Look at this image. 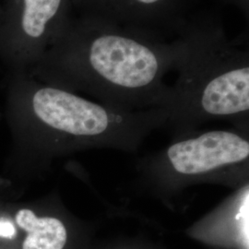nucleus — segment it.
Instances as JSON below:
<instances>
[{
	"mask_svg": "<svg viewBox=\"0 0 249 249\" xmlns=\"http://www.w3.org/2000/svg\"><path fill=\"white\" fill-rule=\"evenodd\" d=\"M0 21V61L28 72L71 15V0H5Z\"/></svg>",
	"mask_w": 249,
	"mask_h": 249,
	"instance_id": "nucleus-5",
	"label": "nucleus"
},
{
	"mask_svg": "<svg viewBox=\"0 0 249 249\" xmlns=\"http://www.w3.org/2000/svg\"><path fill=\"white\" fill-rule=\"evenodd\" d=\"M14 222L24 232L21 249H90V230L62 213H39L23 208L15 214Z\"/></svg>",
	"mask_w": 249,
	"mask_h": 249,
	"instance_id": "nucleus-8",
	"label": "nucleus"
},
{
	"mask_svg": "<svg viewBox=\"0 0 249 249\" xmlns=\"http://www.w3.org/2000/svg\"><path fill=\"white\" fill-rule=\"evenodd\" d=\"M183 51L179 36L169 40L71 14L27 73L46 84L84 91L99 103L125 111L163 109L170 95L163 77L176 69Z\"/></svg>",
	"mask_w": 249,
	"mask_h": 249,
	"instance_id": "nucleus-1",
	"label": "nucleus"
},
{
	"mask_svg": "<svg viewBox=\"0 0 249 249\" xmlns=\"http://www.w3.org/2000/svg\"><path fill=\"white\" fill-rule=\"evenodd\" d=\"M196 0H71L80 14L117 26L178 37Z\"/></svg>",
	"mask_w": 249,
	"mask_h": 249,
	"instance_id": "nucleus-6",
	"label": "nucleus"
},
{
	"mask_svg": "<svg viewBox=\"0 0 249 249\" xmlns=\"http://www.w3.org/2000/svg\"><path fill=\"white\" fill-rule=\"evenodd\" d=\"M12 80L13 112L40 132L41 143L48 151L104 148L136 152L167 120L163 109L125 111L109 107L40 83L27 72L13 73Z\"/></svg>",
	"mask_w": 249,
	"mask_h": 249,
	"instance_id": "nucleus-3",
	"label": "nucleus"
},
{
	"mask_svg": "<svg viewBox=\"0 0 249 249\" xmlns=\"http://www.w3.org/2000/svg\"><path fill=\"white\" fill-rule=\"evenodd\" d=\"M178 36L184 51L163 108L164 127L176 138L223 120L249 134V35L230 40L221 18L202 12L192 14Z\"/></svg>",
	"mask_w": 249,
	"mask_h": 249,
	"instance_id": "nucleus-2",
	"label": "nucleus"
},
{
	"mask_svg": "<svg viewBox=\"0 0 249 249\" xmlns=\"http://www.w3.org/2000/svg\"><path fill=\"white\" fill-rule=\"evenodd\" d=\"M18 229L15 222L8 218H0V240H14L18 237Z\"/></svg>",
	"mask_w": 249,
	"mask_h": 249,
	"instance_id": "nucleus-10",
	"label": "nucleus"
},
{
	"mask_svg": "<svg viewBox=\"0 0 249 249\" xmlns=\"http://www.w3.org/2000/svg\"><path fill=\"white\" fill-rule=\"evenodd\" d=\"M249 186L235 189L211 213L193 224L187 233L221 249H249Z\"/></svg>",
	"mask_w": 249,
	"mask_h": 249,
	"instance_id": "nucleus-7",
	"label": "nucleus"
},
{
	"mask_svg": "<svg viewBox=\"0 0 249 249\" xmlns=\"http://www.w3.org/2000/svg\"><path fill=\"white\" fill-rule=\"evenodd\" d=\"M91 249H164V248L143 237L142 235H139L133 237H116L104 241Z\"/></svg>",
	"mask_w": 249,
	"mask_h": 249,
	"instance_id": "nucleus-9",
	"label": "nucleus"
},
{
	"mask_svg": "<svg viewBox=\"0 0 249 249\" xmlns=\"http://www.w3.org/2000/svg\"><path fill=\"white\" fill-rule=\"evenodd\" d=\"M136 170L137 187L165 204L199 184L235 190L249 184V134L235 128L197 129L141 159Z\"/></svg>",
	"mask_w": 249,
	"mask_h": 249,
	"instance_id": "nucleus-4",
	"label": "nucleus"
}]
</instances>
